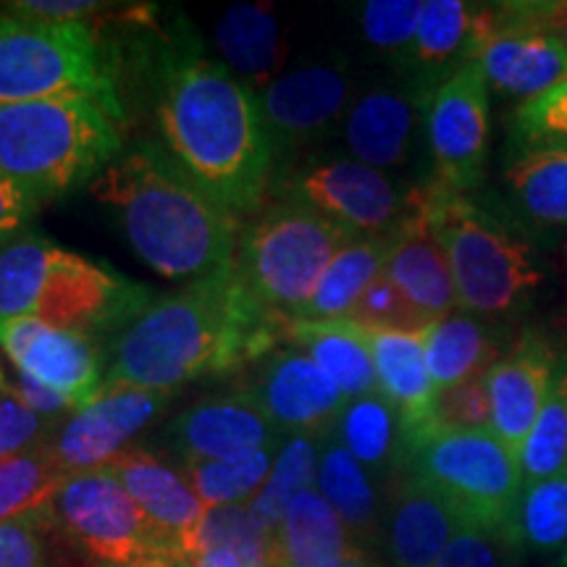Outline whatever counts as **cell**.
<instances>
[{"instance_id": "obj_1", "label": "cell", "mask_w": 567, "mask_h": 567, "mask_svg": "<svg viewBox=\"0 0 567 567\" xmlns=\"http://www.w3.org/2000/svg\"><path fill=\"white\" fill-rule=\"evenodd\" d=\"M155 63V118L163 151L231 216L264 205L276 151L258 92L224 61L200 53L193 30H172Z\"/></svg>"}, {"instance_id": "obj_2", "label": "cell", "mask_w": 567, "mask_h": 567, "mask_svg": "<svg viewBox=\"0 0 567 567\" xmlns=\"http://www.w3.org/2000/svg\"><path fill=\"white\" fill-rule=\"evenodd\" d=\"M287 321L260 308L234 264L153 297L105 342V379L174 392L200 375L258 363L284 344Z\"/></svg>"}, {"instance_id": "obj_3", "label": "cell", "mask_w": 567, "mask_h": 567, "mask_svg": "<svg viewBox=\"0 0 567 567\" xmlns=\"http://www.w3.org/2000/svg\"><path fill=\"white\" fill-rule=\"evenodd\" d=\"M116 213L134 255L166 279H205L234 264L239 218L182 172L163 145L142 140L90 184Z\"/></svg>"}, {"instance_id": "obj_4", "label": "cell", "mask_w": 567, "mask_h": 567, "mask_svg": "<svg viewBox=\"0 0 567 567\" xmlns=\"http://www.w3.org/2000/svg\"><path fill=\"white\" fill-rule=\"evenodd\" d=\"M151 300L142 284L40 234L0 245V318H34L105 347Z\"/></svg>"}, {"instance_id": "obj_5", "label": "cell", "mask_w": 567, "mask_h": 567, "mask_svg": "<svg viewBox=\"0 0 567 567\" xmlns=\"http://www.w3.org/2000/svg\"><path fill=\"white\" fill-rule=\"evenodd\" d=\"M126 122L92 97L0 105V174L42 205L92 184L124 151Z\"/></svg>"}, {"instance_id": "obj_6", "label": "cell", "mask_w": 567, "mask_h": 567, "mask_svg": "<svg viewBox=\"0 0 567 567\" xmlns=\"http://www.w3.org/2000/svg\"><path fill=\"white\" fill-rule=\"evenodd\" d=\"M421 200L455 281L457 308L478 318H513L528 310L544 274L534 250L499 216L439 182Z\"/></svg>"}, {"instance_id": "obj_7", "label": "cell", "mask_w": 567, "mask_h": 567, "mask_svg": "<svg viewBox=\"0 0 567 567\" xmlns=\"http://www.w3.org/2000/svg\"><path fill=\"white\" fill-rule=\"evenodd\" d=\"M51 97H92L130 122L116 55L95 27L0 11V105Z\"/></svg>"}, {"instance_id": "obj_8", "label": "cell", "mask_w": 567, "mask_h": 567, "mask_svg": "<svg viewBox=\"0 0 567 567\" xmlns=\"http://www.w3.org/2000/svg\"><path fill=\"white\" fill-rule=\"evenodd\" d=\"M354 237L321 210L292 197L268 205L239 234L234 268L260 308L292 323L331 258Z\"/></svg>"}, {"instance_id": "obj_9", "label": "cell", "mask_w": 567, "mask_h": 567, "mask_svg": "<svg viewBox=\"0 0 567 567\" xmlns=\"http://www.w3.org/2000/svg\"><path fill=\"white\" fill-rule=\"evenodd\" d=\"M408 476L431 486L473 526L515 536L520 460L492 429H431L405 446ZM517 538V536H515Z\"/></svg>"}, {"instance_id": "obj_10", "label": "cell", "mask_w": 567, "mask_h": 567, "mask_svg": "<svg viewBox=\"0 0 567 567\" xmlns=\"http://www.w3.org/2000/svg\"><path fill=\"white\" fill-rule=\"evenodd\" d=\"M48 507L61 534L74 538L105 567H122L155 551H172L109 465L71 473Z\"/></svg>"}, {"instance_id": "obj_11", "label": "cell", "mask_w": 567, "mask_h": 567, "mask_svg": "<svg viewBox=\"0 0 567 567\" xmlns=\"http://www.w3.org/2000/svg\"><path fill=\"white\" fill-rule=\"evenodd\" d=\"M423 132L434 168L431 182L460 195L481 187L492 140V109L486 76L478 63H465L431 90Z\"/></svg>"}, {"instance_id": "obj_12", "label": "cell", "mask_w": 567, "mask_h": 567, "mask_svg": "<svg viewBox=\"0 0 567 567\" xmlns=\"http://www.w3.org/2000/svg\"><path fill=\"white\" fill-rule=\"evenodd\" d=\"M168 400L172 392L103 381L87 405L53 425L45 444L66 476L105 467L130 450L132 439L166 410Z\"/></svg>"}, {"instance_id": "obj_13", "label": "cell", "mask_w": 567, "mask_h": 567, "mask_svg": "<svg viewBox=\"0 0 567 567\" xmlns=\"http://www.w3.org/2000/svg\"><path fill=\"white\" fill-rule=\"evenodd\" d=\"M292 200L321 210L354 237H384L402 224L408 195L379 168L360 161H316L284 176Z\"/></svg>"}, {"instance_id": "obj_14", "label": "cell", "mask_w": 567, "mask_h": 567, "mask_svg": "<svg viewBox=\"0 0 567 567\" xmlns=\"http://www.w3.org/2000/svg\"><path fill=\"white\" fill-rule=\"evenodd\" d=\"M352 76L337 63H308L279 74L260 92L276 161L329 137L354 103Z\"/></svg>"}, {"instance_id": "obj_15", "label": "cell", "mask_w": 567, "mask_h": 567, "mask_svg": "<svg viewBox=\"0 0 567 567\" xmlns=\"http://www.w3.org/2000/svg\"><path fill=\"white\" fill-rule=\"evenodd\" d=\"M488 90L526 103L567 76V48L538 27L526 0L494 3V27L478 53Z\"/></svg>"}, {"instance_id": "obj_16", "label": "cell", "mask_w": 567, "mask_h": 567, "mask_svg": "<svg viewBox=\"0 0 567 567\" xmlns=\"http://www.w3.org/2000/svg\"><path fill=\"white\" fill-rule=\"evenodd\" d=\"M0 347L17 365L80 410L105 379V352L97 339L55 329L34 318H0Z\"/></svg>"}, {"instance_id": "obj_17", "label": "cell", "mask_w": 567, "mask_h": 567, "mask_svg": "<svg viewBox=\"0 0 567 567\" xmlns=\"http://www.w3.org/2000/svg\"><path fill=\"white\" fill-rule=\"evenodd\" d=\"M279 434L326 436L347 400L313 360L292 344H279L258 360L245 386Z\"/></svg>"}, {"instance_id": "obj_18", "label": "cell", "mask_w": 567, "mask_h": 567, "mask_svg": "<svg viewBox=\"0 0 567 567\" xmlns=\"http://www.w3.org/2000/svg\"><path fill=\"white\" fill-rule=\"evenodd\" d=\"M166 442L189 460H221L255 450H276L281 434L250 392L208 396L163 429Z\"/></svg>"}, {"instance_id": "obj_19", "label": "cell", "mask_w": 567, "mask_h": 567, "mask_svg": "<svg viewBox=\"0 0 567 567\" xmlns=\"http://www.w3.org/2000/svg\"><path fill=\"white\" fill-rule=\"evenodd\" d=\"M557 363L559 352L555 344L538 331H526L513 350L488 368L486 389L492 402V434L507 444L517 460L547 400Z\"/></svg>"}, {"instance_id": "obj_20", "label": "cell", "mask_w": 567, "mask_h": 567, "mask_svg": "<svg viewBox=\"0 0 567 567\" xmlns=\"http://www.w3.org/2000/svg\"><path fill=\"white\" fill-rule=\"evenodd\" d=\"M431 90L410 82L408 87H373L350 105L342 140L354 161L379 172L402 168L413 153L417 126L423 124Z\"/></svg>"}, {"instance_id": "obj_21", "label": "cell", "mask_w": 567, "mask_h": 567, "mask_svg": "<svg viewBox=\"0 0 567 567\" xmlns=\"http://www.w3.org/2000/svg\"><path fill=\"white\" fill-rule=\"evenodd\" d=\"M109 467L137 502L163 544L179 555L195 557L197 530L208 507L195 494L187 476L140 446H130Z\"/></svg>"}, {"instance_id": "obj_22", "label": "cell", "mask_w": 567, "mask_h": 567, "mask_svg": "<svg viewBox=\"0 0 567 567\" xmlns=\"http://www.w3.org/2000/svg\"><path fill=\"white\" fill-rule=\"evenodd\" d=\"M394 243L389 252L384 276L408 297L415 308L436 321L452 316L457 308L455 281L450 264L425 218L421 187L410 189L408 213L392 231Z\"/></svg>"}, {"instance_id": "obj_23", "label": "cell", "mask_w": 567, "mask_h": 567, "mask_svg": "<svg viewBox=\"0 0 567 567\" xmlns=\"http://www.w3.org/2000/svg\"><path fill=\"white\" fill-rule=\"evenodd\" d=\"M467 520L434 488L408 476L386 517V551L394 567H436Z\"/></svg>"}, {"instance_id": "obj_24", "label": "cell", "mask_w": 567, "mask_h": 567, "mask_svg": "<svg viewBox=\"0 0 567 567\" xmlns=\"http://www.w3.org/2000/svg\"><path fill=\"white\" fill-rule=\"evenodd\" d=\"M371 352L379 394L400 413L408 446L434 429L436 386L425 365L423 334L371 331Z\"/></svg>"}, {"instance_id": "obj_25", "label": "cell", "mask_w": 567, "mask_h": 567, "mask_svg": "<svg viewBox=\"0 0 567 567\" xmlns=\"http://www.w3.org/2000/svg\"><path fill=\"white\" fill-rule=\"evenodd\" d=\"M478 3L463 0H429L408 59L413 82L434 90L465 63L478 61Z\"/></svg>"}, {"instance_id": "obj_26", "label": "cell", "mask_w": 567, "mask_h": 567, "mask_svg": "<svg viewBox=\"0 0 567 567\" xmlns=\"http://www.w3.org/2000/svg\"><path fill=\"white\" fill-rule=\"evenodd\" d=\"M284 344H292L308 354L347 402L375 394V365L371 352V331L352 318L337 321H292L287 326Z\"/></svg>"}, {"instance_id": "obj_27", "label": "cell", "mask_w": 567, "mask_h": 567, "mask_svg": "<svg viewBox=\"0 0 567 567\" xmlns=\"http://www.w3.org/2000/svg\"><path fill=\"white\" fill-rule=\"evenodd\" d=\"M216 48L224 66L252 92H264L287 59L284 32L268 3H237L218 19Z\"/></svg>"}, {"instance_id": "obj_28", "label": "cell", "mask_w": 567, "mask_h": 567, "mask_svg": "<svg viewBox=\"0 0 567 567\" xmlns=\"http://www.w3.org/2000/svg\"><path fill=\"white\" fill-rule=\"evenodd\" d=\"M354 549L342 517L316 488L295 496L276 530V567H339Z\"/></svg>"}, {"instance_id": "obj_29", "label": "cell", "mask_w": 567, "mask_h": 567, "mask_svg": "<svg viewBox=\"0 0 567 567\" xmlns=\"http://www.w3.org/2000/svg\"><path fill=\"white\" fill-rule=\"evenodd\" d=\"M392 234L384 237H360L344 245L318 281V287L305 302L295 321H337L350 318L354 305L365 295V289L384 274L389 252H392Z\"/></svg>"}, {"instance_id": "obj_30", "label": "cell", "mask_w": 567, "mask_h": 567, "mask_svg": "<svg viewBox=\"0 0 567 567\" xmlns=\"http://www.w3.org/2000/svg\"><path fill=\"white\" fill-rule=\"evenodd\" d=\"M425 365L436 394L486 375L499 360V344L476 316L452 313L423 334Z\"/></svg>"}, {"instance_id": "obj_31", "label": "cell", "mask_w": 567, "mask_h": 567, "mask_svg": "<svg viewBox=\"0 0 567 567\" xmlns=\"http://www.w3.org/2000/svg\"><path fill=\"white\" fill-rule=\"evenodd\" d=\"M331 434L368 473L386 471L405 460L402 417L379 392L347 402Z\"/></svg>"}, {"instance_id": "obj_32", "label": "cell", "mask_w": 567, "mask_h": 567, "mask_svg": "<svg viewBox=\"0 0 567 567\" xmlns=\"http://www.w3.org/2000/svg\"><path fill=\"white\" fill-rule=\"evenodd\" d=\"M507 189L536 226L567 229V151H536L509 161Z\"/></svg>"}, {"instance_id": "obj_33", "label": "cell", "mask_w": 567, "mask_h": 567, "mask_svg": "<svg viewBox=\"0 0 567 567\" xmlns=\"http://www.w3.org/2000/svg\"><path fill=\"white\" fill-rule=\"evenodd\" d=\"M316 492L337 509L350 534H371L379 523V494L371 473L337 442L334 434L323 439Z\"/></svg>"}, {"instance_id": "obj_34", "label": "cell", "mask_w": 567, "mask_h": 567, "mask_svg": "<svg viewBox=\"0 0 567 567\" xmlns=\"http://www.w3.org/2000/svg\"><path fill=\"white\" fill-rule=\"evenodd\" d=\"M323 439L326 436L316 434H295L287 442H281L271 476H268L264 488L247 502V509L260 526L276 534L295 496L308 492V488H316Z\"/></svg>"}, {"instance_id": "obj_35", "label": "cell", "mask_w": 567, "mask_h": 567, "mask_svg": "<svg viewBox=\"0 0 567 567\" xmlns=\"http://www.w3.org/2000/svg\"><path fill=\"white\" fill-rule=\"evenodd\" d=\"M276 450L243 452L221 460H189L184 463V476L208 509L247 505L271 476Z\"/></svg>"}, {"instance_id": "obj_36", "label": "cell", "mask_w": 567, "mask_h": 567, "mask_svg": "<svg viewBox=\"0 0 567 567\" xmlns=\"http://www.w3.org/2000/svg\"><path fill=\"white\" fill-rule=\"evenodd\" d=\"M520 473L523 486L567 473V352L559 354L547 400L520 450Z\"/></svg>"}, {"instance_id": "obj_37", "label": "cell", "mask_w": 567, "mask_h": 567, "mask_svg": "<svg viewBox=\"0 0 567 567\" xmlns=\"http://www.w3.org/2000/svg\"><path fill=\"white\" fill-rule=\"evenodd\" d=\"M63 478L66 473L55 463L45 442L0 460V526L45 507L61 488Z\"/></svg>"}, {"instance_id": "obj_38", "label": "cell", "mask_w": 567, "mask_h": 567, "mask_svg": "<svg viewBox=\"0 0 567 567\" xmlns=\"http://www.w3.org/2000/svg\"><path fill=\"white\" fill-rule=\"evenodd\" d=\"M208 549H226L245 567H276V534L260 526L247 505L210 507L197 530L195 557Z\"/></svg>"}, {"instance_id": "obj_39", "label": "cell", "mask_w": 567, "mask_h": 567, "mask_svg": "<svg viewBox=\"0 0 567 567\" xmlns=\"http://www.w3.org/2000/svg\"><path fill=\"white\" fill-rule=\"evenodd\" d=\"M515 536L523 547L536 551L567 547V473L523 486Z\"/></svg>"}, {"instance_id": "obj_40", "label": "cell", "mask_w": 567, "mask_h": 567, "mask_svg": "<svg viewBox=\"0 0 567 567\" xmlns=\"http://www.w3.org/2000/svg\"><path fill=\"white\" fill-rule=\"evenodd\" d=\"M509 151L513 158L536 151H567V76L513 111Z\"/></svg>"}, {"instance_id": "obj_41", "label": "cell", "mask_w": 567, "mask_h": 567, "mask_svg": "<svg viewBox=\"0 0 567 567\" xmlns=\"http://www.w3.org/2000/svg\"><path fill=\"white\" fill-rule=\"evenodd\" d=\"M421 0H368L360 6V30L379 53L405 69L421 24Z\"/></svg>"}, {"instance_id": "obj_42", "label": "cell", "mask_w": 567, "mask_h": 567, "mask_svg": "<svg viewBox=\"0 0 567 567\" xmlns=\"http://www.w3.org/2000/svg\"><path fill=\"white\" fill-rule=\"evenodd\" d=\"M350 318L365 331H392V334H425L436 323V318L415 308L384 274L365 289Z\"/></svg>"}, {"instance_id": "obj_43", "label": "cell", "mask_w": 567, "mask_h": 567, "mask_svg": "<svg viewBox=\"0 0 567 567\" xmlns=\"http://www.w3.org/2000/svg\"><path fill=\"white\" fill-rule=\"evenodd\" d=\"M55 534L61 530L48 505L3 523L0 526V567H55Z\"/></svg>"}, {"instance_id": "obj_44", "label": "cell", "mask_w": 567, "mask_h": 567, "mask_svg": "<svg viewBox=\"0 0 567 567\" xmlns=\"http://www.w3.org/2000/svg\"><path fill=\"white\" fill-rule=\"evenodd\" d=\"M523 544L507 530L467 523L442 551L436 567H520Z\"/></svg>"}, {"instance_id": "obj_45", "label": "cell", "mask_w": 567, "mask_h": 567, "mask_svg": "<svg viewBox=\"0 0 567 567\" xmlns=\"http://www.w3.org/2000/svg\"><path fill=\"white\" fill-rule=\"evenodd\" d=\"M436 429H492V402H488L486 375L465 384L444 389L436 394L434 405Z\"/></svg>"}, {"instance_id": "obj_46", "label": "cell", "mask_w": 567, "mask_h": 567, "mask_svg": "<svg viewBox=\"0 0 567 567\" xmlns=\"http://www.w3.org/2000/svg\"><path fill=\"white\" fill-rule=\"evenodd\" d=\"M53 423L32 413L13 392V386L0 389V460L19 455L42 444L51 434Z\"/></svg>"}, {"instance_id": "obj_47", "label": "cell", "mask_w": 567, "mask_h": 567, "mask_svg": "<svg viewBox=\"0 0 567 567\" xmlns=\"http://www.w3.org/2000/svg\"><path fill=\"white\" fill-rule=\"evenodd\" d=\"M38 208L40 205L24 189H19L9 176L0 174V245L19 237Z\"/></svg>"}, {"instance_id": "obj_48", "label": "cell", "mask_w": 567, "mask_h": 567, "mask_svg": "<svg viewBox=\"0 0 567 567\" xmlns=\"http://www.w3.org/2000/svg\"><path fill=\"white\" fill-rule=\"evenodd\" d=\"M13 392L21 396V402H24L32 413L45 417V421L53 425H55V421H63V417L74 413V408H71V402L66 400V396H61L59 392H53V389H48L45 384H40V381L32 379V375H27L21 371H17Z\"/></svg>"}, {"instance_id": "obj_49", "label": "cell", "mask_w": 567, "mask_h": 567, "mask_svg": "<svg viewBox=\"0 0 567 567\" xmlns=\"http://www.w3.org/2000/svg\"><path fill=\"white\" fill-rule=\"evenodd\" d=\"M530 19L567 48V0H526Z\"/></svg>"}, {"instance_id": "obj_50", "label": "cell", "mask_w": 567, "mask_h": 567, "mask_svg": "<svg viewBox=\"0 0 567 567\" xmlns=\"http://www.w3.org/2000/svg\"><path fill=\"white\" fill-rule=\"evenodd\" d=\"M122 567H193V557L179 555V551H155Z\"/></svg>"}, {"instance_id": "obj_51", "label": "cell", "mask_w": 567, "mask_h": 567, "mask_svg": "<svg viewBox=\"0 0 567 567\" xmlns=\"http://www.w3.org/2000/svg\"><path fill=\"white\" fill-rule=\"evenodd\" d=\"M193 567H245V565L239 563L231 551L208 549V551H203V555L193 557Z\"/></svg>"}, {"instance_id": "obj_52", "label": "cell", "mask_w": 567, "mask_h": 567, "mask_svg": "<svg viewBox=\"0 0 567 567\" xmlns=\"http://www.w3.org/2000/svg\"><path fill=\"white\" fill-rule=\"evenodd\" d=\"M339 567H381L379 563H375V559H371V557H365L363 555V551H360V549H354L352 551V555L350 557H347L344 559V563L342 565H339Z\"/></svg>"}, {"instance_id": "obj_53", "label": "cell", "mask_w": 567, "mask_h": 567, "mask_svg": "<svg viewBox=\"0 0 567 567\" xmlns=\"http://www.w3.org/2000/svg\"><path fill=\"white\" fill-rule=\"evenodd\" d=\"M559 567H567V547H565L563 555H559Z\"/></svg>"}, {"instance_id": "obj_54", "label": "cell", "mask_w": 567, "mask_h": 567, "mask_svg": "<svg viewBox=\"0 0 567 567\" xmlns=\"http://www.w3.org/2000/svg\"><path fill=\"white\" fill-rule=\"evenodd\" d=\"M6 386V379H3V371H0V389Z\"/></svg>"}]
</instances>
